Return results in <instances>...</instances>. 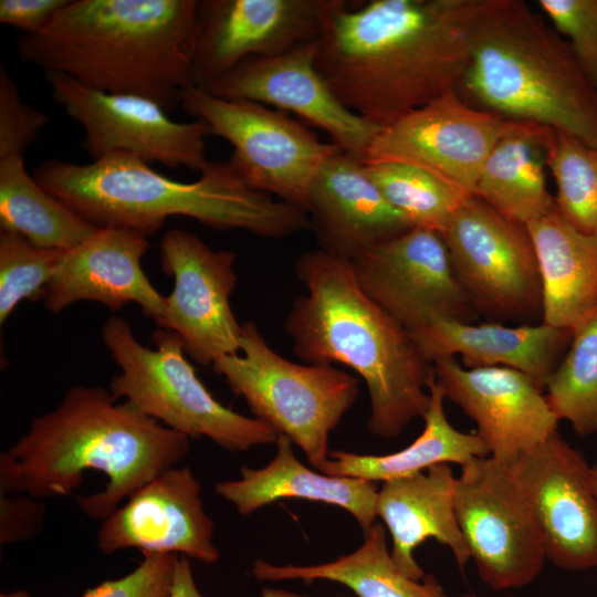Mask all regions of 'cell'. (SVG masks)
<instances>
[{"label": "cell", "instance_id": "8fae6325", "mask_svg": "<svg viewBox=\"0 0 597 597\" xmlns=\"http://www.w3.org/2000/svg\"><path fill=\"white\" fill-rule=\"evenodd\" d=\"M454 507L480 578L494 590L520 588L541 573V531L511 467L492 457L461 467Z\"/></svg>", "mask_w": 597, "mask_h": 597}, {"label": "cell", "instance_id": "d6986e66", "mask_svg": "<svg viewBox=\"0 0 597 597\" xmlns=\"http://www.w3.org/2000/svg\"><path fill=\"white\" fill-rule=\"evenodd\" d=\"M446 399L478 426L490 457L512 464L558 428L543 390L525 374L507 367L467 368L455 357L433 363Z\"/></svg>", "mask_w": 597, "mask_h": 597}, {"label": "cell", "instance_id": "4fadbf2b", "mask_svg": "<svg viewBox=\"0 0 597 597\" xmlns=\"http://www.w3.org/2000/svg\"><path fill=\"white\" fill-rule=\"evenodd\" d=\"M350 262L362 291L409 332L441 318L473 323L478 316L434 230L411 228Z\"/></svg>", "mask_w": 597, "mask_h": 597}, {"label": "cell", "instance_id": "9c48e42d", "mask_svg": "<svg viewBox=\"0 0 597 597\" xmlns=\"http://www.w3.org/2000/svg\"><path fill=\"white\" fill-rule=\"evenodd\" d=\"M180 105L231 145L229 161L250 186L303 209L313 178L338 149L285 112L216 96L199 85L184 92Z\"/></svg>", "mask_w": 597, "mask_h": 597}, {"label": "cell", "instance_id": "cb8c5ba5", "mask_svg": "<svg viewBox=\"0 0 597 597\" xmlns=\"http://www.w3.org/2000/svg\"><path fill=\"white\" fill-rule=\"evenodd\" d=\"M457 478L448 463L413 475L384 482L378 490L376 513L386 524L392 542L396 566L408 577L426 575L415 558V549L429 538L446 545L463 568L470 552L454 507Z\"/></svg>", "mask_w": 597, "mask_h": 597}, {"label": "cell", "instance_id": "d4e9b609", "mask_svg": "<svg viewBox=\"0 0 597 597\" xmlns=\"http://www.w3.org/2000/svg\"><path fill=\"white\" fill-rule=\"evenodd\" d=\"M526 227L540 269L542 322L575 332L597 316V232L578 230L556 206Z\"/></svg>", "mask_w": 597, "mask_h": 597}, {"label": "cell", "instance_id": "60d3db41", "mask_svg": "<svg viewBox=\"0 0 597 597\" xmlns=\"http://www.w3.org/2000/svg\"><path fill=\"white\" fill-rule=\"evenodd\" d=\"M260 597H306L290 590L280 588L265 587L262 589Z\"/></svg>", "mask_w": 597, "mask_h": 597}, {"label": "cell", "instance_id": "d6a6232c", "mask_svg": "<svg viewBox=\"0 0 597 597\" xmlns=\"http://www.w3.org/2000/svg\"><path fill=\"white\" fill-rule=\"evenodd\" d=\"M547 168L555 184V205L583 232H597V147L553 130Z\"/></svg>", "mask_w": 597, "mask_h": 597}, {"label": "cell", "instance_id": "74e56055", "mask_svg": "<svg viewBox=\"0 0 597 597\" xmlns=\"http://www.w3.org/2000/svg\"><path fill=\"white\" fill-rule=\"evenodd\" d=\"M27 495L0 494V543L31 540L42 530L44 506Z\"/></svg>", "mask_w": 597, "mask_h": 597}, {"label": "cell", "instance_id": "836d02e7", "mask_svg": "<svg viewBox=\"0 0 597 597\" xmlns=\"http://www.w3.org/2000/svg\"><path fill=\"white\" fill-rule=\"evenodd\" d=\"M65 251L39 248L23 237L0 231V324L24 300H43Z\"/></svg>", "mask_w": 597, "mask_h": 597}, {"label": "cell", "instance_id": "5b68a950", "mask_svg": "<svg viewBox=\"0 0 597 597\" xmlns=\"http://www.w3.org/2000/svg\"><path fill=\"white\" fill-rule=\"evenodd\" d=\"M35 180L96 228L155 234L172 217L216 230H244L281 239L310 230L306 211L250 186L228 160H209L190 182L170 179L149 164L112 154L88 164L46 160Z\"/></svg>", "mask_w": 597, "mask_h": 597}, {"label": "cell", "instance_id": "e575fe53", "mask_svg": "<svg viewBox=\"0 0 597 597\" xmlns=\"http://www.w3.org/2000/svg\"><path fill=\"white\" fill-rule=\"evenodd\" d=\"M537 6L597 88V0H538Z\"/></svg>", "mask_w": 597, "mask_h": 597}, {"label": "cell", "instance_id": "5bb4252c", "mask_svg": "<svg viewBox=\"0 0 597 597\" xmlns=\"http://www.w3.org/2000/svg\"><path fill=\"white\" fill-rule=\"evenodd\" d=\"M514 123L451 91L379 128L363 161L417 166L474 196L486 157Z\"/></svg>", "mask_w": 597, "mask_h": 597}, {"label": "cell", "instance_id": "f1b7e54d", "mask_svg": "<svg viewBox=\"0 0 597 597\" xmlns=\"http://www.w3.org/2000/svg\"><path fill=\"white\" fill-rule=\"evenodd\" d=\"M364 534V543L356 551L333 562L296 566L258 559L252 574L260 580H331L345 585L357 597H447L432 575L415 580L396 566L381 523L376 522Z\"/></svg>", "mask_w": 597, "mask_h": 597}, {"label": "cell", "instance_id": "b9f144b4", "mask_svg": "<svg viewBox=\"0 0 597 597\" xmlns=\"http://www.w3.org/2000/svg\"><path fill=\"white\" fill-rule=\"evenodd\" d=\"M0 597H31V596L27 590L21 589V590H15V591L6 593V594L2 593Z\"/></svg>", "mask_w": 597, "mask_h": 597}, {"label": "cell", "instance_id": "7bdbcfd3", "mask_svg": "<svg viewBox=\"0 0 597 597\" xmlns=\"http://www.w3.org/2000/svg\"><path fill=\"white\" fill-rule=\"evenodd\" d=\"M594 488L597 494V464L593 467Z\"/></svg>", "mask_w": 597, "mask_h": 597}, {"label": "cell", "instance_id": "44dd1931", "mask_svg": "<svg viewBox=\"0 0 597 597\" xmlns=\"http://www.w3.org/2000/svg\"><path fill=\"white\" fill-rule=\"evenodd\" d=\"M304 210L320 249L347 261L411 229L385 199L363 159L341 148L313 178Z\"/></svg>", "mask_w": 597, "mask_h": 597}, {"label": "cell", "instance_id": "ba28073f", "mask_svg": "<svg viewBox=\"0 0 597 597\" xmlns=\"http://www.w3.org/2000/svg\"><path fill=\"white\" fill-rule=\"evenodd\" d=\"M240 353L212 366L255 418L285 434L318 470L328 437L354 405L358 379L333 365L293 363L266 343L253 322L242 323Z\"/></svg>", "mask_w": 597, "mask_h": 597}, {"label": "cell", "instance_id": "52a82bcc", "mask_svg": "<svg viewBox=\"0 0 597 597\" xmlns=\"http://www.w3.org/2000/svg\"><path fill=\"white\" fill-rule=\"evenodd\" d=\"M103 343L121 368L109 383L115 399L124 398L146 416L187 436L208 438L231 452L275 443L279 433L264 421L219 402L185 357L179 336L154 332L156 347L140 344L130 324L111 316L102 327Z\"/></svg>", "mask_w": 597, "mask_h": 597}, {"label": "cell", "instance_id": "83f0119b", "mask_svg": "<svg viewBox=\"0 0 597 597\" xmlns=\"http://www.w3.org/2000/svg\"><path fill=\"white\" fill-rule=\"evenodd\" d=\"M428 389L430 400L423 416L425 428L408 447L384 455L333 450L318 471L332 476L388 482L426 471L436 464L455 463L462 467L475 458L489 457L485 443L476 433L459 431L447 419L446 398L436 376Z\"/></svg>", "mask_w": 597, "mask_h": 597}, {"label": "cell", "instance_id": "9a60e30c", "mask_svg": "<svg viewBox=\"0 0 597 597\" xmlns=\"http://www.w3.org/2000/svg\"><path fill=\"white\" fill-rule=\"evenodd\" d=\"M159 249L161 270L174 279L159 328L176 333L185 353L201 365L240 353L242 324L230 305L235 253L212 250L181 229L168 230Z\"/></svg>", "mask_w": 597, "mask_h": 597}, {"label": "cell", "instance_id": "2e32d148", "mask_svg": "<svg viewBox=\"0 0 597 597\" xmlns=\"http://www.w3.org/2000/svg\"><path fill=\"white\" fill-rule=\"evenodd\" d=\"M339 0H201L191 70L203 86L240 63L320 39Z\"/></svg>", "mask_w": 597, "mask_h": 597}, {"label": "cell", "instance_id": "30bf717a", "mask_svg": "<svg viewBox=\"0 0 597 597\" xmlns=\"http://www.w3.org/2000/svg\"><path fill=\"white\" fill-rule=\"evenodd\" d=\"M454 275L476 313L498 320L542 314V285L525 224L468 196L441 233Z\"/></svg>", "mask_w": 597, "mask_h": 597}, {"label": "cell", "instance_id": "8992f818", "mask_svg": "<svg viewBox=\"0 0 597 597\" xmlns=\"http://www.w3.org/2000/svg\"><path fill=\"white\" fill-rule=\"evenodd\" d=\"M458 92L476 108L597 147V88L566 40L522 0H483Z\"/></svg>", "mask_w": 597, "mask_h": 597}, {"label": "cell", "instance_id": "6da1fadb", "mask_svg": "<svg viewBox=\"0 0 597 597\" xmlns=\"http://www.w3.org/2000/svg\"><path fill=\"white\" fill-rule=\"evenodd\" d=\"M483 0H339L316 67L352 112L385 127L458 91Z\"/></svg>", "mask_w": 597, "mask_h": 597}, {"label": "cell", "instance_id": "7a4b0ae2", "mask_svg": "<svg viewBox=\"0 0 597 597\" xmlns=\"http://www.w3.org/2000/svg\"><path fill=\"white\" fill-rule=\"evenodd\" d=\"M190 439L118 402L102 386L76 385L57 407L32 419L27 432L0 455V494L35 499L72 494L84 472L108 481L101 492L76 496L90 517L104 521L124 500L176 467Z\"/></svg>", "mask_w": 597, "mask_h": 597}, {"label": "cell", "instance_id": "603a6c76", "mask_svg": "<svg viewBox=\"0 0 597 597\" xmlns=\"http://www.w3.org/2000/svg\"><path fill=\"white\" fill-rule=\"evenodd\" d=\"M431 364L460 356L467 368L507 367L528 376L542 390L564 357L573 332L545 323L507 326L441 318L410 332Z\"/></svg>", "mask_w": 597, "mask_h": 597}, {"label": "cell", "instance_id": "ac0fdd59", "mask_svg": "<svg viewBox=\"0 0 597 597\" xmlns=\"http://www.w3.org/2000/svg\"><path fill=\"white\" fill-rule=\"evenodd\" d=\"M317 46L318 40L275 56L247 60L202 87L223 98L293 113L324 130L338 148L363 159L379 128L335 95L316 67Z\"/></svg>", "mask_w": 597, "mask_h": 597}, {"label": "cell", "instance_id": "d590c367", "mask_svg": "<svg viewBox=\"0 0 597 597\" xmlns=\"http://www.w3.org/2000/svg\"><path fill=\"white\" fill-rule=\"evenodd\" d=\"M50 117L24 103L4 65H0V159L23 156Z\"/></svg>", "mask_w": 597, "mask_h": 597}, {"label": "cell", "instance_id": "ab89813d", "mask_svg": "<svg viewBox=\"0 0 597 597\" xmlns=\"http://www.w3.org/2000/svg\"><path fill=\"white\" fill-rule=\"evenodd\" d=\"M169 597H202L198 590L188 557L179 555Z\"/></svg>", "mask_w": 597, "mask_h": 597}, {"label": "cell", "instance_id": "ee69618b", "mask_svg": "<svg viewBox=\"0 0 597 597\" xmlns=\"http://www.w3.org/2000/svg\"><path fill=\"white\" fill-rule=\"evenodd\" d=\"M459 597H476V596L471 595V594H467V595H462V596H459Z\"/></svg>", "mask_w": 597, "mask_h": 597}, {"label": "cell", "instance_id": "4316f807", "mask_svg": "<svg viewBox=\"0 0 597 597\" xmlns=\"http://www.w3.org/2000/svg\"><path fill=\"white\" fill-rule=\"evenodd\" d=\"M552 134L545 126L515 122L486 157L474 196L525 226L553 210L546 184Z\"/></svg>", "mask_w": 597, "mask_h": 597}, {"label": "cell", "instance_id": "7402d4cb", "mask_svg": "<svg viewBox=\"0 0 597 597\" xmlns=\"http://www.w3.org/2000/svg\"><path fill=\"white\" fill-rule=\"evenodd\" d=\"M149 249L146 237L123 229L98 228L88 239L65 251L45 287L43 303L59 314L78 301H92L117 311L137 303L144 316L158 324L166 296L150 283L142 268Z\"/></svg>", "mask_w": 597, "mask_h": 597}, {"label": "cell", "instance_id": "f546056e", "mask_svg": "<svg viewBox=\"0 0 597 597\" xmlns=\"http://www.w3.org/2000/svg\"><path fill=\"white\" fill-rule=\"evenodd\" d=\"M98 228L45 190L25 169L23 156L0 159V231L35 247L69 251Z\"/></svg>", "mask_w": 597, "mask_h": 597}, {"label": "cell", "instance_id": "3957f363", "mask_svg": "<svg viewBox=\"0 0 597 597\" xmlns=\"http://www.w3.org/2000/svg\"><path fill=\"white\" fill-rule=\"evenodd\" d=\"M295 272L307 291L285 321L296 356L356 371L367 386L368 429L376 436L395 438L423 418L433 365L410 332L362 291L352 262L312 250L298 256Z\"/></svg>", "mask_w": 597, "mask_h": 597}, {"label": "cell", "instance_id": "4dcf8cb0", "mask_svg": "<svg viewBox=\"0 0 597 597\" xmlns=\"http://www.w3.org/2000/svg\"><path fill=\"white\" fill-rule=\"evenodd\" d=\"M365 165L385 199L411 228L441 234L461 202L472 196L417 166L397 161Z\"/></svg>", "mask_w": 597, "mask_h": 597}, {"label": "cell", "instance_id": "484cf974", "mask_svg": "<svg viewBox=\"0 0 597 597\" xmlns=\"http://www.w3.org/2000/svg\"><path fill=\"white\" fill-rule=\"evenodd\" d=\"M276 454L263 468L242 467L241 478L218 482L217 495L245 516L285 498L304 499L336 505L349 512L366 533L376 523L378 489L376 482L315 472L300 462L292 441L280 433Z\"/></svg>", "mask_w": 597, "mask_h": 597}, {"label": "cell", "instance_id": "ffe728a7", "mask_svg": "<svg viewBox=\"0 0 597 597\" xmlns=\"http://www.w3.org/2000/svg\"><path fill=\"white\" fill-rule=\"evenodd\" d=\"M202 486L188 467H172L133 493L102 522L97 546L106 555L135 548L143 555L176 554L206 564L219 559L214 523Z\"/></svg>", "mask_w": 597, "mask_h": 597}, {"label": "cell", "instance_id": "7c38bea8", "mask_svg": "<svg viewBox=\"0 0 597 597\" xmlns=\"http://www.w3.org/2000/svg\"><path fill=\"white\" fill-rule=\"evenodd\" d=\"M51 95L84 130L83 147L94 159L125 154L147 164L201 171L207 125L177 122L155 102L86 86L56 72H44Z\"/></svg>", "mask_w": 597, "mask_h": 597}, {"label": "cell", "instance_id": "1f68e13d", "mask_svg": "<svg viewBox=\"0 0 597 597\" xmlns=\"http://www.w3.org/2000/svg\"><path fill=\"white\" fill-rule=\"evenodd\" d=\"M545 389L558 421H567L582 437L597 433V316L573 332Z\"/></svg>", "mask_w": 597, "mask_h": 597}, {"label": "cell", "instance_id": "e0dca14e", "mask_svg": "<svg viewBox=\"0 0 597 597\" xmlns=\"http://www.w3.org/2000/svg\"><path fill=\"white\" fill-rule=\"evenodd\" d=\"M542 534L546 559L568 570L597 568L593 467L559 434L510 464Z\"/></svg>", "mask_w": 597, "mask_h": 597}, {"label": "cell", "instance_id": "8d00e7d4", "mask_svg": "<svg viewBox=\"0 0 597 597\" xmlns=\"http://www.w3.org/2000/svg\"><path fill=\"white\" fill-rule=\"evenodd\" d=\"M179 555H145L127 575L106 580L86 590L82 597H169Z\"/></svg>", "mask_w": 597, "mask_h": 597}, {"label": "cell", "instance_id": "277c9868", "mask_svg": "<svg viewBox=\"0 0 597 597\" xmlns=\"http://www.w3.org/2000/svg\"><path fill=\"white\" fill-rule=\"evenodd\" d=\"M198 0H70L18 41L21 61L92 88L150 100L167 113L195 85Z\"/></svg>", "mask_w": 597, "mask_h": 597}, {"label": "cell", "instance_id": "f35d334b", "mask_svg": "<svg viewBox=\"0 0 597 597\" xmlns=\"http://www.w3.org/2000/svg\"><path fill=\"white\" fill-rule=\"evenodd\" d=\"M70 0H1L0 22L24 34L45 29Z\"/></svg>", "mask_w": 597, "mask_h": 597}]
</instances>
